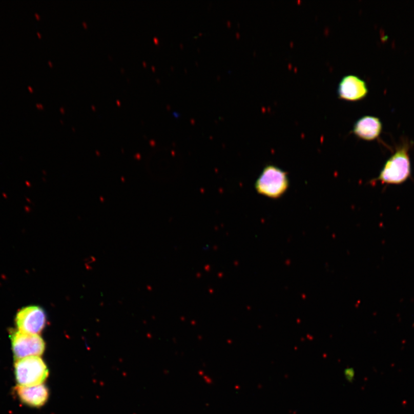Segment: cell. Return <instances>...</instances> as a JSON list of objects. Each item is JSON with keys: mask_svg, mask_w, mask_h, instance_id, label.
<instances>
[{"mask_svg": "<svg viewBox=\"0 0 414 414\" xmlns=\"http://www.w3.org/2000/svg\"><path fill=\"white\" fill-rule=\"evenodd\" d=\"M10 338L14 358L16 360L41 356L46 349L44 340L38 335L13 330Z\"/></svg>", "mask_w": 414, "mask_h": 414, "instance_id": "obj_4", "label": "cell"}, {"mask_svg": "<svg viewBox=\"0 0 414 414\" xmlns=\"http://www.w3.org/2000/svg\"><path fill=\"white\" fill-rule=\"evenodd\" d=\"M15 322L17 330L38 335L46 327L47 315L43 308L37 305H30L18 310Z\"/></svg>", "mask_w": 414, "mask_h": 414, "instance_id": "obj_5", "label": "cell"}, {"mask_svg": "<svg viewBox=\"0 0 414 414\" xmlns=\"http://www.w3.org/2000/svg\"><path fill=\"white\" fill-rule=\"evenodd\" d=\"M15 375L18 385L34 386L45 382L48 377L49 370L40 357L32 356L16 360Z\"/></svg>", "mask_w": 414, "mask_h": 414, "instance_id": "obj_3", "label": "cell"}, {"mask_svg": "<svg viewBox=\"0 0 414 414\" xmlns=\"http://www.w3.org/2000/svg\"><path fill=\"white\" fill-rule=\"evenodd\" d=\"M15 390L22 403L32 407H39L44 406L49 397L48 388L42 384L29 387L17 385Z\"/></svg>", "mask_w": 414, "mask_h": 414, "instance_id": "obj_7", "label": "cell"}, {"mask_svg": "<svg viewBox=\"0 0 414 414\" xmlns=\"http://www.w3.org/2000/svg\"><path fill=\"white\" fill-rule=\"evenodd\" d=\"M28 89H30V91L31 92H32V89L30 88V87L28 88Z\"/></svg>", "mask_w": 414, "mask_h": 414, "instance_id": "obj_9", "label": "cell"}, {"mask_svg": "<svg viewBox=\"0 0 414 414\" xmlns=\"http://www.w3.org/2000/svg\"><path fill=\"white\" fill-rule=\"evenodd\" d=\"M410 143L404 142L384 164L379 177L375 179L382 184L399 185L411 176V167L409 150Z\"/></svg>", "mask_w": 414, "mask_h": 414, "instance_id": "obj_1", "label": "cell"}, {"mask_svg": "<svg viewBox=\"0 0 414 414\" xmlns=\"http://www.w3.org/2000/svg\"><path fill=\"white\" fill-rule=\"evenodd\" d=\"M289 185L287 173L279 167L271 164L263 169L255 183V188L259 194L277 199L284 195Z\"/></svg>", "mask_w": 414, "mask_h": 414, "instance_id": "obj_2", "label": "cell"}, {"mask_svg": "<svg viewBox=\"0 0 414 414\" xmlns=\"http://www.w3.org/2000/svg\"><path fill=\"white\" fill-rule=\"evenodd\" d=\"M368 93V87L364 80L354 75H348L343 77L338 88L339 97L347 101L360 100Z\"/></svg>", "mask_w": 414, "mask_h": 414, "instance_id": "obj_6", "label": "cell"}, {"mask_svg": "<svg viewBox=\"0 0 414 414\" xmlns=\"http://www.w3.org/2000/svg\"><path fill=\"white\" fill-rule=\"evenodd\" d=\"M382 130L383 125L378 117L366 115L356 122L353 132L360 139L371 141L378 139Z\"/></svg>", "mask_w": 414, "mask_h": 414, "instance_id": "obj_8", "label": "cell"}]
</instances>
